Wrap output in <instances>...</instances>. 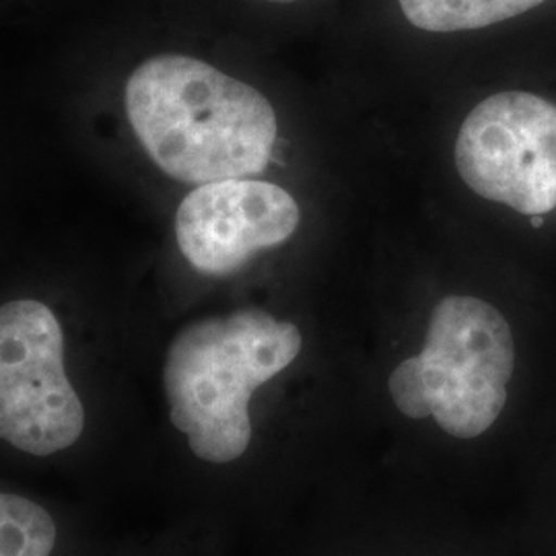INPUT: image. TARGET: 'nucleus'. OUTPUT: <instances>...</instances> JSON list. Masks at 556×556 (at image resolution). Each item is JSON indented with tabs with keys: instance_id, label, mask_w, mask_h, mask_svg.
I'll return each instance as SVG.
<instances>
[{
	"instance_id": "obj_1",
	"label": "nucleus",
	"mask_w": 556,
	"mask_h": 556,
	"mask_svg": "<svg viewBox=\"0 0 556 556\" xmlns=\"http://www.w3.org/2000/svg\"><path fill=\"white\" fill-rule=\"evenodd\" d=\"M126 114L149 157L184 184L262 174L277 142V114L258 89L181 54L140 64Z\"/></svg>"
},
{
	"instance_id": "obj_2",
	"label": "nucleus",
	"mask_w": 556,
	"mask_h": 556,
	"mask_svg": "<svg viewBox=\"0 0 556 556\" xmlns=\"http://www.w3.org/2000/svg\"><path fill=\"white\" fill-rule=\"evenodd\" d=\"M298 326L264 309L197 319L172 340L163 388L169 418L192 454L229 464L252 443L250 400L301 353Z\"/></svg>"
},
{
	"instance_id": "obj_3",
	"label": "nucleus",
	"mask_w": 556,
	"mask_h": 556,
	"mask_svg": "<svg viewBox=\"0 0 556 556\" xmlns=\"http://www.w3.org/2000/svg\"><path fill=\"white\" fill-rule=\"evenodd\" d=\"M514 369L505 316L482 299L450 295L433 309L422 351L397 365L388 388L404 417H433L447 435L475 439L501 417Z\"/></svg>"
},
{
	"instance_id": "obj_4",
	"label": "nucleus",
	"mask_w": 556,
	"mask_h": 556,
	"mask_svg": "<svg viewBox=\"0 0 556 556\" xmlns=\"http://www.w3.org/2000/svg\"><path fill=\"white\" fill-rule=\"evenodd\" d=\"M83 429L59 318L34 299L0 305V439L43 457L75 445Z\"/></svg>"
},
{
	"instance_id": "obj_5",
	"label": "nucleus",
	"mask_w": 556,
	"mask_h": 556,
	"mask_svg": "<svg viewBox=\"0 0 556 556\" xmlns=\"http://www.w3.org/2000/svg\"><path fill=\"white\" fill-rule=\"evenodd\" d=\"M456 165L482 199L528 217L553 213L556 105L526 91L486 98L459 128Z\"/></svg>"
},
{
	"instance_id": "obj_6",
	"label": "nucleus",
	"mask_w": 556,
	"mask_h": 556,
	"mask_svg": "<svg viewBox=\"0 0 556 556\" xmlns=\"http://www.w3.org/2000/svg\"><path fill=\"white\" fill-rule=\"evenodd\" d=\"M301 220L298 200L260 179L202 184L179 204L176 238L184 258L204 275H231L260 250L285 243Z\"/></svg>"
},
{
	"instance_id": "obj_7",
	"label": "nucleus",
	"mask_w": 556,
	"mask_h": 556,
	"mask_svg": "<svg viewBox=\"0 0 556 556\" xmlns=\"http://www.w3.org/2000/svg\"><path fill=\"white\" fill-rule=\"evenodd\" d=\"M546 0H400L404 17L418 29L452 34L514 20Z\"/></svg>"
},
{
	"instance_id": "obj_8",
	"label": "nucleus",
	"mask_w": 556,
	"mask_h": 556,
	"mask_svg": "<svg viewBox=\"0 0 556 556\" xmlns=\"http://www.w3.org/2000/svg\"><path fill=\"white\" fill-rule=\"evenodd\" d=\"M54 544L56 523L41 505L0 493V556H50Z\"/></svg>"
},
{
	"instance_id": "obj_9",
	"label": "nucleus",
	"mask_w": 556,
	"mask_h": 556,
	"mask_svg": "<svg viewBox=\"0 0 556 556\" xmlns=\"http://www.w3.org/2000/svg\"><path fill=\"white\" fill-rule=\"evenodd\" d=\"M542 225H544V220H542V215H534V217H532V227H534V229H540Z\"/></svg>"
},
{
	"instance_id": "obj_10",
	"label": "nucleus",
	"mask_w": 556,
	"mask_h": 556,
	"mask_svg": "<svg viewBox=\"0 0 556 556\" xmlns=\"http://www.w3.org/2000/svg\"><path fill=\"white\" fill-rule=\"evenodd\" d=\"M262 2H278V4H287V2H295V0H262Z\"/></svg>"
}]
</instances>
